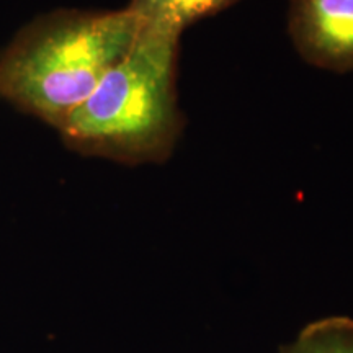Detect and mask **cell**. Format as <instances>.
<instances>
[{
  "mask_svg": "<svg viewBox=\"0 0 353 353\" xmlns=\"http://www.w3.org/2000/svg\"><path fill=\"white\" fill-rule=\"evenodd\" d=\"M139 32V20L126 7L39 15L0 52V99L57 131L128 54Z\"/></svg>",
  "mask_w": 353,
  "mask_h": 353,
  "instance_id": "obj_1",
  "label": "cell"
},
{
  "mask_svg": "<svg viewBox=\"0 0 353 353\" xmlns=\"http://www.w3.org/2000/svg\"><path fill=\"white\" fill-rule=\"evenodd\" d=\"M176 34L144 28L128 54L57 130L70 151L125 165L161 164L183 128Z\"/></svg>",
  "mask_w": 353,
  "mask_h": 353,
  "instance_id": "obj_2",
  "label": "cell"
},
{
  "mask_svg": "<svg viewBox=\"0 0 353 353\" xmlns=\"http://www.w3.org/2000/svg\"><path fill=\"white\" fill-rule=\"evenodd\" d=\"M288 32L306 63L353 70V0H290Z\"/></svg>",
  "mask_w": 353,
  "mask_h": 353,
  "instance_id": "obj_3",
  "label": "cell"
},
{
  "mask_svg": "<svg viewBox=\"0 0 353 353\" xmlns=\"http://www.w3.org/2000/svg\"><path fill=\"white\" fill-rule=\"evenodd\" d=\"M236 2L239 0H131L126 8L144 28L180 37L187 26L226 10Z\"/></svg>",
  "mask_w": 353,
  "mask_h": 353,
  "instance_id": "obj_4",
  "label": "cell"
},
{
  "mask_svg": "<svg viewBox=\"0 0 353 353\" xmlns=\"http://www.w3.org/2000/svg\"><path fill=\"white\" fill-rule=\"evenodd\" d=\"M280 353H353V319L335 316L312 322Z\"/></svg>",
  "mask_w": 353,
  "mask_h": 353,
  "instance_id": "obj_5",
  "label": "cell"
}]
</instances>
